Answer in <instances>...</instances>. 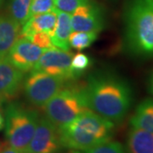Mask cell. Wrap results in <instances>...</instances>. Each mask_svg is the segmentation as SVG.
<instances>
[{"label":"cell","mask_w":153,"mask_h":153,"mask_svg":"<svg viewBox=\"0 0 153 153\" xmlns=\"http://www.w3.org/2000/svg\"><path fill=\"white\" fill-rule=\"evenodd\" d=\"M82 86L88 109L113 123L123 120L134 103L131 84L111 70L88 74Z\"/></svg>","instance_id":"1"},{"label":"cell","mask_w":153,"mask_h":153,"mask_svg":"<svg viewBox=\"0 0 153 153\" xmlns=\"http://www.w3.org/2000/svg\"><path fill=\"white\" fill-rule=\"evenodd\" d=\"M123 22L127 52L138 59H153V0H128Z\"/></svg>","instance_id":"2"},{"label":"cell","mask_w":153,"mask_h":153,"mask_svg":"<svg viewBox=\"0 0 153 153\" xmlns=\"http://www.w3.org/2000/svg\"><path fill=\"white\" fill-rule=\"evenodd\" d=\"M58 129L61 147L84 151L110 141L113 134L114 123L87 110Z\"/></svg>","instance_id":"3"},{"label":"cell","mask_w":153,"mask_h":153,"mask_svg":"<svg viewBox=\"0 0 153 153\" xmlns=\"http://www.w3.org/2000/svg\"><path fill=\"white\" fill-rule=\"evenodd\" d=\"M46 117L57 128L71 123L88 109L82 83L67 82L44 107Z\"/></svg>","instance_id":"4"},{"label":"cell","mask_w":153,"mask_h":153,"mask_svg":"<svg viewBox=\"0 0 153 153\" xmlns=\"http://www.w3.org/2000/svg\"><path fill=\"white\" fill-rule=\"evenodd\" d=\"M4 117L9 146L25 153L38 125V112L22 103L10 102L6 106Z\"/></svg>","instance_id":"5"},{"label":"cell","mask_w":153,"mask_h":153,"mask_svg":"<svg viewBox=\"0 0 153 153\" xmlns=\"http://www.w3.org/2000/svg\"><path fill=\"white\" fill-rule=\"evenodd\" d=\"M66 82L67 81L59 76L32 70L25 76L23 89L30 104L38 108H44L49 100L58 93Z\"/></svg>","instance_id":"6"},{"label":"cell","mask_w":153,"mask_h":153,"mask_svg":"<svg viewBox=\"0 0 153 153\" xmlns=\"http://www.w3.org/2000/svg\"><path fill=\"white\" fill-rule=\"evenodd\" d=\"M72 57L73 54L69 50H63L56 47L45 49L33 70L59 76L67 82L73 81L70 69Z\"/></svg>","instance_id":"7"},{"label":"cell","mask_w":153,"mask_h":153,"mask_svg":"<svg viewBox=\"0 0 153 153\" xmlns=\"http://www.w3.org/2000/svg\"><path fill=\"white\" fill-rule=\"evenodd\" d=\"M72 31L100 33L105 27V16L100 6L89 0L71 14Z\"/></svg>","instance_id":"8"},{"label":"cell","mask_w":153,"mask_h":153,"mask_svg":"<svg viewBox=\"0 0 153 153\" xmlns=\"http://www.w3.org/2000/svg\"><path fill=\"white\" fill-rule=\"evenodd\" d=\"M60 147L58 128L46 117H39L25 153H55Z\"/></svg>","instance_id":"9"},{"label":"cell","mask_w":153,"mask_h":153,"mask_svg":"<svg viewBox=\"0 0 153 153\" xmlns=\"http://www.w3.org/2000/svg\"><path fill=\"white\" fill-rule=\"evenodd\" d=\"M44 51L27 38L22 37L13 45L6 58L17 69L27 73L34 68Z\"/></svg>","instance_id":"10"},{"label":"cell","mask_w":153,"mask_h":153,"mask_svg":"<svg viewBox=\"0 0 153 153\" xmlns=\"http://www.w3.org/2000/svg\"><path fill=\"white\" fill-rule=\"evenodd\" d=\"M25 74L6 57L0 58V104L13 100L19 94L23 87Z\"/></svg>","instance_id":"11"},{"label":"cell","mask_w":153,"mask_h":153,"mask_svg":"<svg viewBox=\"0 0 153 153\" xmlns=\"http://www.w3.org/2000/svg\"><path fill=\"white\" fill-rule=\"evenodd\" d=\"M56 20L57 14L55 9L47 13L30 17L22 27V37L27 38L34 33L44 32L49 33L52 38L55 32Z\"/></svg>","instance_id":"12"},{"label":"cell","mask_w":153,"mask_h":153,"mask_svg":"<svg viewBox=\"0 0 153 153\" xmlns=\"http://www.w3.org/2000/svg\"><path fill=\"white\" fill-rule=\"evenodd\" d=\"M22 27L10 16H0V58L6 57L13 45L22 38Z\"/></svg>","instance_id":"13"},{"label":"cell","mask_w":153,"mask_h":153,"mask_svg":"<svg viewBox=\"0 0 153 153\" xmlns=\"http://www.w3.org/2000/svg\"><path fill=\"white\" fill-rule=\"evenodd\" d=\"M126 151L128 153H153V134L131 126L127 136Z\"/></svg>","instance_id":"14"},{"label":"cell","mask_w":153,"mask_h":153,"mask_svg":"<svg viewBox=\"0 0 153 153\" xmlns=\"http://www.w3.org/2000/svg\"><path fill=\"white\" fill-rule=\"evenodd\" d=\"M56 10V9H55ZM57 20L55 24V32L52 37L54 46L63 50H69V38L72 33L71 22V14L56 10Z\"/></svg>","instance_id":"15"},{"label":"cell","mask_w":153,"mask_h":153,"mask_svg":"<svg viewBox=\"0 0 153 153\" xmlns=\"http://www.w3.org/2000/svg\"><path fill=\"white\" fill-rule=\"evenodd\" d=\"M130 125L153 134V98L143 100L134 110Z\"/></svg>","instance_id":"16"},{"label":"cell","mask_w":153,"mask_h":153,"mask_svg":"<svg viewBox=\"0 0 153 153\" xmlns=\"http://www.w3.org/2000/svg\"><path fill=\"white\" fill-rule=\"evenodd\" d=\"M32 1L33 0H10L9 6L10 16L23 26L28 20Z\"/></svg>","instance_id":"17"},{"label":"cell","mask_w":153,"mask_h":153,"mask_svg":"<svg viewBox=\"0 0 153 153\" xmlns=\"http://www.w3.org/2000/svg\"><path fill=\"white\" fill-rule=\"evenodd\" d=\"M98 38L95 32H76L73 31L69 38L70 48L76 50H83L90 47Z\"/></svg>","instance_id":"18"},{"label":"cell","mask_w":153,"mask_h":153,"mask_svg":"<svg viewBox=\"0 0 153 153\" xmlns=\"http://www.w3.org/2000/svg\"><path fill=\"white\" fill-rule=\"evenodd\" d=\"M92 65V60L88 55L78 53L73 55L71 62V74L73 81L82 76L90 68Z\"/></svg>","instance_id":"19"},{"label":"cell","mask_w":153,"mask_h":153,"mask_svg":"<svg viewBox=\"0 0 153 153\" xmlns=\"http://www.w3.org/2000/svg\"><path fill=\"white\" fill-rule=\"evenodd\" d=\"M71 153H128L123 145L117 141H107L84 151L71 150Z\"/></svg>","instance_id":"20"},{"label":"cell","mask_w":153,"mask_h":153,"mask_svg":"<svg viewBox=\"0 0 153 153\" xmlns=\"http://www.w3.org/2000/svg\"><path fill=\"white\" fill-rule=\"evenodd\" d=\"M55 9V0H33L30 7L28 19L39 14L52 11Z\"/></svg>","instance_id":"21"},{"label":"cell","mask_w":153,"mask_h":153,"mask_svg":"<svg viewBox=\"0 0 153 153\" xmlns=\"http://www.w3.org/2000/svg\"><path fill=\"white\" fill-rule=\"evenodd\" d=\"M27 38L28 40H30L32 43L38 46L39 48L44 49V50L55 47L53 43H52L51 36L49 33H44V32L34 33Z\"/></svg>","instance_id":"22"},{"label":"cell","mask_w":153,"mask_h":153,"mask_svg":"<svg viewBox=\"0 0 153 153\" xmlns=\"http://www.w3.org/2000/svg\"><path fill=\"white\" fill-rule=\"evenodd\" d=\"M88 1L89 0H55V8L58 10L71 14L76 8Z\"/></svg>","instance_id":"23"},{"label":"cell","mask_w":153,"mask_h":153,"mask_svg":"<svg viewBox=\"0 0 153 153\" xmlns=\"http://www.w3.org/2000/svg\"><path fill=\"white\" fill-rule=\"evenodd\" d=\"M147 89L148 92L151 94V95L153 98V71L151 72V74L149 75V77H148Z\"/></svg>","instance_id":"24"},{"label":"cell","mask_w":153,"mask_h":153,"mask_svg":"<svg viewBox=\"0 0 153 153\" xmlns=\"http://www.w3.org/2000/svg\"><path fill=\"white\" fill-rule=\"evenodd\" d=\"M1 153H24V152H20V151H18V150H16V149H14V148L10 147V146H8V147L4 148V149L2 150Z\"/></svg>","instance_id":"25"},{"label":"cell","mask_w":153,"mask_h":153,"mask_svg":"<svg viewBox=\"0 0 153 153\" xmlns=\"http://www.w3.org/2000/svg\"><path fill=\"white\" fill-rule=\"evenodd\" d=\"M4 126V117L3 113H2L1 109H0V131L3 129Z\"/></svg>","instance_id":"26"},{"label":"cell","mask_w":153,"mask_h":153,"mask_svg":"<svg viewBox=\"0 0 153 153\" xmlns=\"http://www.w3.org/2000/svg\"><path fill=\"white\" fill-rule=\"evenodd\" d=\"M4 148V146H3V145H0V153H1V152H2V150Z\"/></svg>","instance_id":"27"},{"label":"cell","mask_w":153,"mask_h":153,"mask_svg":"<svg viewBox=\"0 0 153 153\" xmlns=\"http://www.w3.org/2000/svg\"><path fill=\"white\" fill-rule=\"evenodd\" d=\"M2 2H3V0H0V6L2 4Z\"/></svg>","instance_id":"28"}]
</instances>
